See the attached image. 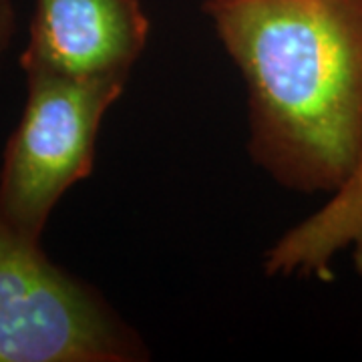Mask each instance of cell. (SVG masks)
<instances>
[{"instance_id": "6da1fadb", "label": "cell", "mask_w": 362, "mask_h": 362, "mask_svg": "<svg viewBox=\"0 0 362 362\" xmlns=\"http://www.w3.org/2000/svg\"><path fill=\"white\" fill-rule=\"evenodd\" d=\"M247 93V151L278 185L332 195L362 163V0H206Z\"/></svg>"}, {"instance_id": "7a4b0ae2", "label": "cell", "mask_w": 362, "mask_h": 362, "mask_svg": "<svg viewBox=\"0 0 362 362\" xmlns=\"http://www.w3.org/2000/svg\"><path fill=\"white\" fill-rule=\"evenodd\" d=\"M141 337L0 211V362H139Z\"/></svg>"}, {"instance_id": "3957f363", "label": "cell", "mask_w": 362, "mask_h": 362, "mask_svg": "<svg viewBox=\"0 0 362 362\" xmlns=\"http://www.w3.org/2000/svg\"><path fill=\"white\" fill-rule=\"evenodd\" d=\"M127 81L26 71L25 109L0 168V211L26 238L40 242L59 199L90 175L101 123Z\"/></svg>"}, {"instance_id": "277c9868", "label": "cell", "mask_w": 362, "mask_h": 362, "mask_svg": "<svg viewBox=\"0 0 362 362\" xmlns=\"http://www.w3.org/2000/svg\"><path fill=\"white\" fill-rule=\"evenodd\" d=\"M149 30L139 0H35L21 65L25 73L129 77Z\"/></svg>"}, {"instance_id": "5b68a950", "label": "cell", "mask_w": 362, "mask_h": 362, "mask_svg": "<svg viewBox=\"0 0 362 362\" xmlns=\"http://www.w3.org/2000/svg\"><path fill=\"white\" fill-rule=\"evenodd\" d=\"M350 252L362 278V163L320 209L286 230L266 254L270 278H328L338 254Z\"/></svg>"}, {"instance_id": "8992f818", "label": "cell", "mask_w": 362, "mask_h": 362, "mask_svg": "<svg viewBox=\"0 0 362 362\" xmlns=\"http://www.w3.org/2000/svg\"><path fill=\"white\" fill-rule=\"evenodd\" d=\"M14 33V11L11 0H0V59L6 52Z\"/></svg>"}]
</instances>
